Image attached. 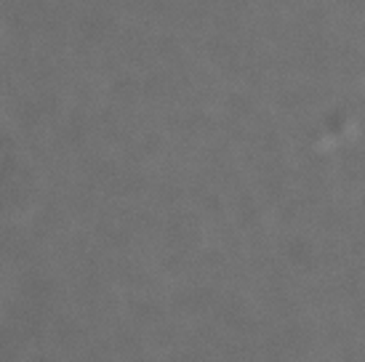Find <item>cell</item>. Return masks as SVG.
<instances>
[]
</instances>
